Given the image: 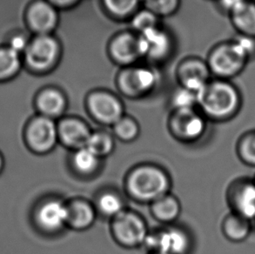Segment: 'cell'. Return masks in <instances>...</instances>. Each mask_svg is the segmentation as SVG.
Instances as JSON below:
<instances>
[{
  "instance_id": "obj_1",
  "label": "cell",
  "mask_w": 255,
  "mask_h": 254,
  "mask_svg": "<svg viewBox=\"0 0 255 254\" xmlns=\"http://www.w3.org/2000/svg\"><path fill=\"white\" fill-rule=\"evenodd\" d=\"M242 104L239 90L225 79L208 83L198 96V105L206 117L217 122L233 120L241 110Z\"/></svg>"
},
{
  "instance_id": "obj_2",
  "label": "cell",
  "mask_w": 255,
  "mask_h": 254,
  "mask_svg": "<svg viewBox=\"0 0 255 254\" xmlns=\"http://www.w3.org/2000/svg\"><path fill=\"white\" fill-rule=\"evenodd\" d=\"M171 180L166 171L153 165H141L129 172L126 180L128 194L138 202L152 204L169 193Z\"/></svg>"
},
{
  "instance_id": "obj_3",
  "label": "cell",
  "mask_w": 255,
  "mask_h": 254,
  "mask_svg": "<svg viewBox=\"0 0 255 254\" xmlns=\"http://www.w3.org/2000/svg\"><path fill=\"white\" fill-rule=\"evenodd\" d=\"M24 140L32 153L47 154L59 142L58 124L54 120L39 114L33 116L24 127Z\"/></svg>"
},
{
  "instance_id": "obj_4",
  "label": "cell",
  "mask_w": 255,
  "mask_h": 254,
  "mask_svg": "<svg viewBox=\"0 0 255 254\" xmlns=\"http://www.w3.org/2000/svg\"><path fill=\"white\" fill-rule=\"evenodd\" d=\"M112 234L119 244L127 248L145 244L149 232L145 220L138 213L125 210L112 221Z\"/></svg>"
},
{
  "instance_id": "obj_5",
  "label": "cell",
  "mask_w": 255,
  "mask_h": 254,
  "mask_svg": "<svg viewBox=\"0 0 255 254\" xmlns=\"http://www.w3.org/2000/svg\"><path fill=\"white\" fill-rule=\"evenodd\" d=\"M59 45L50 35H35L23 55L24 66L30 72L41 73L56 62Z\"/></svg>"
},
{
  "instance_id": "obj_6",
  "label": "cell",
  "mask_w": 255,
  "mask_h": 254,
  "mask_svg": "<svg viewBox=\"0 0 255 254\" xmlns=\"http://www.w3.org/2000/svg\"><path fill=\"white\" fill-rule=\"evenodd\" d=\"M226 201L232 213L253 221L255 215V180L250 177H238L229 183Z\"/></svg>"
},
{
  "instance_id": "obj_7",
  "label": "cell",
  "mask_w": 255,
  "mask_h": 254,
  "mask_svg": "<svg viewBox=\"0 0 255 254\" xmlns=\"http://www.w3.org/2000/svg\"><path fill=\"white\" fill-rule=\"evenodd\" d=\"M192 241L186 231L169 227L150 234L145 246L152 253L162 254H187Z\"/></svg>"
},
{
  "instance_id": "obj_8",
  "label": "cell",
  "mask_w": 255,
  "mask_h": 254,
  "mask_svg": "<svg viewBox=\"0 0 255 254\" xmlns=\"http://www.w3.org/2000/svg\"><path fill=\"white\" fill-rule=\"evenodd\" d=\"M32 215L38 229L47 234H55L67 227L68 205L60 199H46L34 208Z\"/></svg>"
},
{
  "instance_id": "obj_9",
  "label": "cell",
  "mask_w": 255,
  "mask_h": 254,
  "mask_svg": "<svg viewBox=\"0 0 255 254\" xmlns=\"http://www.w3.org/2000/svg\"><path fill=\"white\" fill-rule=\"evenodd\" d=\"M247 63L248 60L239 53L230 42L218 45L211 52L208 67L215 75L226 80L239 75L245 68Z\"/></svg>"
},
{
  "instance_id": "obj_10",
  "label": "cell",
  "mask_w": 255,
  "mask_h": 254,
  "mask_svg": "<svg viewBox=\"0 0 255 254\" xmlns=\"http://www.w3.org/2000/svg\"><path fill=\"white\" fill-rule=\"evenodd\" d=\"M87 105L92 116L100 124L113 127L124 116L121 101L110 93H93Z\"/></svg>"
},
{
  "instance_id": "obj_11",
  "label": "cell",
  "mask_w": 255,
  "mask_h": 254,
  "mask_svg": "<svg viewBox=\"0 0 255 254\" xmlns=\"http://www.w3.org/2000/svg\"><path fill=\"white\" fill-rule=\"evenodd\" d=\"M171 127L176 137L186 142H194L203 137L207 130V121L194 110L177 111Z\"/></svg>"
},
{
  "instance_id": "obj_12",
  "label": "cell",
  "mask_w": 255,
  "mask_h": 254,
  "mask_svg": "<svg viewBox=\"0 0 255 254\" xmlns=\"http://www.w3.org/2000/svg\"><path fill=\"white\" fill-rule=\"evenodd\" d=\"M28 27L33 35H49L55 28L58 15L55 8L47 0H37L25 14Z\"/></svg>"
},
{
  "instance_id": "obj_13",
  "label": "cell",
  "mask_w": 255,
  "mask_h": 254,
  "mask_svg": "<svg viewBox=\"0 0 255 254\" xmlns=\"http://www.w3.org/2000/svg\"><path fill=\"white\" fill-rule=\"evenodd\" d=\"M59 142L72 150L86 147L93 131L84 121L78 119H65L58 124Z\"/></svg>"
},
{
  "instance_id": "obj_14",
  "label": "cell",
  "mask_w": 255,
  "mask_h": 254,
  "mask_svg": "<svg viewBox=\"0 0 255 254\" xmlns=\"http://www.w3.org/2000/svg\"><path fill=\"white\" fill-rule=\"evenodd\" d=\"M210 69L200 60H190L185 63L179 70L180 80L184 88L198 96L203 92L208 84Z\"/></svg>"
},
{
  "instance_id": "obj_15",
  "label": "cell",
  "mask_w": 255,
  "mask_h": 254,
  "mask_svg": "<svg viewBox=\"0 0 255 254\" xmlns=\"http://www.w3.org/2000/svg\"><path fill=\"white\" fill-rule=\"evenodd\" d=\"M68 205V223L73 230L84 231L93 226L97 217V210L88 201L83 199H74Z\"/></svg>"
},
{
  "instance_id": "obj_16",
  "label": "cell",
  "mask_w": 255,
  "mask_h": 254,
  "mask_svg": "<svg viewBox=\"0 0 255 254\" xmlns=\"http://www.w3.org/2000/svg\"><path fill=\"white\" fill-rule=\"evenodd\" d=\"M253 221L236 213H230L225 216L221 223V232L232 243H242L252 233Z\"/></svg>"
},
{
  "instance_id": "obj_17",
  "label": "cell",
  "mask_w": 255,
  "mask_h": 254,
  "mask_svg": "<svg viewBox=\"0 0 255 254\" xmlns=\"http://www.w3.org/2000/svg\"><path fill=\"white\" fill-rule=\"evenodd\" d=\"M66 107L65 97L55 89L40 91L35 99V108L39 115L52 120L62 115Z\"/></svg>"
},
{
  "instance_id": "obj_18",
  "label": "cell",
  "mask_w": 255,
  "mask_h": 254,
  "mask_svg": "<svg viewBox=\"0 0 255 254\" xmlns=\"http://www.w3.org/2000/svg\"><path fill=\"white\" fill-rule=\"evenodd\" d=\"M138 39L140 54L155 59L166 54L169 46L166 35L156 27L143 31Z\"/></svg>"
},
{
  "instance_id": "obj_19",
  "label": "cell",
  "mask_w": 255,
  "mask_h": 254,
  "mask_svg": "<svg viewBox=\"0 0 255 254\" xmlns=\"http://www.w3.org/2000/svg\"><path fill=\"white\" fill-rule=\"evenodd\" d=\"M121 83L126 86L128 93H145L152 88L155 83L154 73L148 69L128 70L122 74Z\"/></svg>"
},
{
  "instance_id": "obj_20",
  "label": "cell",
  "mask_w": 255,
  "mask_h": 254,
  "mask_svg": "<svg viewBox=\"0 0 255 254\" xmlns=\"http://www.w3.org/2000/svg\"><path fill=\"white\" fill-rule=\"evenodd\" d=\"M114 59L123 64L133 62L140 54L138 39L131 34L121 35L115 38L111 46Z\"/></svg>"
},
{
  "instance_id": "obj_21",
  "label": "cell",
  "mask_w": 255,
  "mask_h": 254,
  "mask_svg": "<svg viewBox=\"0 0 255 254\" xmlns=\"http://www.w3.org/2000/svg\"><path fill=\"white\" fill-rule=\"evenodd\" d=\"M233 26L239 34L255 38V2L246 1L230 13Z\"/></svg>"
},
{
  "instance_id": "obj_22",
  "label": "cell",
  "mask_w": 255,
  "mask_h": 254,
  "mask_svg": "<svg viewBox=\"0 0 255 254\" xmlns=\"http://www.w3.org/2000/svg\"><path fill=\"white\" fill-rule=\"evenodd\" d=\"M151 212L156 220L170 224L178 219L181 206L178 199L168 193L151 204Z\"/></svg>"
},
{
  "instance_id": "obj_23",
  "label": "cell",
  "mask_w": 255,
  "mask_h": 254,
  "mask_svg": "<svg viewBox=\"0 0 255 254\" xmlns=\"http://www.w3.org/2000/svg\"><path fill=\"white\" fill-rule=\"evenodd\" d=\"M23 66V56L8 45L0 47V82L13 79Z\"/></svg>"
},
{
  "instance_id": "obj_24",
  "label": "cell",
  "mask_w": 255,
  "mask_h": 254,
  "mask_svg": "<svg viewBox=\"0 0 255 254\" xmlns=\"http://www.w3.org/2000/svg\"><path fill=\"white\" fill-rule=\"evenodd\" d=\"M95 208L97 212L112 220L126 210L123 199L114 192H105L97 199Z\"/></svg>"
},
{
  "instance_id": "obj_25",
  "label": "cell",
  "mask_w": 255,
  "mask_h": 254,
  "mask_svg": "<svg viewBox=\"0 0 255 254\" xmlns=\"http://www.w3.org/2000/svg\"><path fill=\"white\" fill-rule=\"evenodd\" d=\"M235 152L244 165L255 167V129L247 130L239 137Z\"/></svg>"
},
{
  "instance_id": "obj_26",
  "label": "cell",
  "mask_w": 255,
  "mask_h": 254,
  "mask_svg": "<svg viewBox=\"0 0 255 254\" xmlns=\"http://www.w3.org/2000/svg\"><path fill=\"white\" fill-rule=\"evenodd\" d=\"M100 157H98L89 148H80L74 151L73 165L77 172L82 175H91L96 172L100 166Z\"/></svg>"
},
{
  "instance_id": "obj_27",
  "label": "cell",
  "mask_w": 255,
  "mask_h": 254,
  "mask_svg": "<svg viewBox=\"0 0 255 254\" xmlns=\"http://www.w3.org/2000/svg\"><path fill=\"white\" fill-rule=\"evenodd\" d=\"M86 147L89 148L100 158L107 157L115 148L114 135L104 130L93 131L86 144Z\"/></svg>"
},
{
  "instance_id": "obj_28",
  "label": "cell",
  "mask_w": 255,
  "mask_h": 254,
  "mask_svg": "<svg viewBox=\"0 0 255 254\" xmlns=\"http://www.w3.org/2000/svg\"><path fill=\"white\" fill-rule=\"evenodd\" d=\"M113 130L114 136L120 140L130 143L138 137L140 129L133 119L123 116L113 126Z\"/></svg>"
},
{
  "instance_id": "obj_29",
  "label": "cell",
  "mask_w": 255,
  "mask_h": 254,
  "mask_svg": "<svg viewBox=\"0 0 255 254\" xmlns=\"http://www.w3.org/2000/svg\"><path fill=\"white\" fill-rule=\"evenodd\" d=\"M173 103L177 111H192L198 105V100L196 94L184 88L176 93Z\"/></svg>"
},
{
  "instance_id": "obj_30",
  "label": "cell",
  "mask_w": 255,
  "mask_h": 254,
  "mask_svg": "<svg viewBox=\"0 0 255 254\" xmlns=\"http://www.w3.org/2000/svg\"><path fill=\"white\" fill-rule=\"evenodd\" d=\"M107 9L117 16L131 13L138 5L139 0H104Z\"/></svg>"
},
{
  "instance_id": "obj_31",
  "label": "cell",
  "mask_w": 255,
  "mask_h": 254,
  "mask_svg": "<svg viewBox=\"0 0 255 254\" xmlns=\"http://www.w3.org/2000/svg\"><path fill=\"white\" fill-rule=\"evenodd\" d=\"M232 42L239 53L249 61L255 54V38L239 34Z\"/></svg>"
},
{
  "instance_id": "obj_32",
  "label": "cell",
  "mask_w": 255,
  "mask_h": 254,
  "mask_svg": "<svg viewBox=\"0 0 255 254\" xmlns=\"http://www.w3.org/2000/svg\"><path fill=\"white\" fill-rule=\"evenodd\" d=\"M155 15L150 10H143L138 15H136L132 20V24L135 29H137L140 32L155 28Z\"/></svg>"
},
{
  "instance_id": "obj_33",
  "label": "cell",
  "mask_w": 255,
  "mask_h": 254,
  "mask_svg": "<svg viewBox=\"0 0 255 254\" xmlns=\"http://www.w3.org/2000/svg\"><path fill=\"white\" fill-rule=\"evenodd\" d=\"M145 4L152 13L167 14L174 10L178 0H145Z\"/></svg>"
},
{
  "instance_id": "obj_34",
  "label": "cell",
  "mask_w": 255,
  "mask_h": 254,
  "mask_svg": "<svg viewBox=\"0 0 255 254\" xmlns=\"http://www.w3.org/2000/svg\"><path fill=\"white\" fill-rule=\"evenodd\" d=\"M31 38H32V37H30L27 35L23 34V33H17V34L13 35L10 38L7 45L23 56L25 51H26V49H27L28 45L30 44Z\"/></svg>"
},
{
  "instance_id": "obj_35",
  "label": "cell",
  "mask_w": 255,
  "mask_h": 254,
  "mask_svg": "<svg viewBox=\"0 0 255 254\" xmlns=\"http://www.w3.org/2000/svg\"><path fill=\"white\" fill-rule=\"evenodd\" d=\"M247 0H220L221 6L225 10H228L229 13L233 12L234 10H237L239 7L242 6Z\"/></svg>"
},
{
  "instance_id": "obj_36",
  "label": "cell",
  "mask_w": 255,
  "mask_h": 254,
  "mask_svg": "<svg viewBox=\"0 0 255 254\" xmlns=\"http://www.w3.org/2000/svg\"><path fill=\"white\" fill-rule=\"evenodd\" d=\"M49 3L52 4H57L59 6H64V5H69L72 3H75L78 0H47Z\"/></svg>"
},
{
  "instance_id": "obj_37",
  "label": "cell",
  "mask_w": 255,
  "mask_h": 254,
  "mask_svg": "<svg viewBox=\"0 0 255 254\" xmlns=\"http://www.w3.org/2000/svg\"><path fill=\"white\" fill-rule=\"evenodd\" d=\"M4 165H5V160H4V157L3 154L2 153V151H0V174L2 173V172L4 169Z\"/></svg>"
},
{
  "instance_id": "obj_38",
  "label": "cell",
  "mask_w": 255,
  "mask_h": 254,
  "mask_svg": "<svg viewBox=\"0 0 255 254\" xmlns=\"http://www.w3.org/2000/svg\"><path fill=\"white\" fill-rule=\"evenodd\" d=\"M7 85V84H6ZM8 87V86H7ZM9 89V88H8ZM10 91V90H9ZM10 96H11V94H10ZM11 100H12V98H11ZM12 102H13V100H12ZM14 105V103H13ZM14 107H15V106H14ZM17 114V110H16V108H15V114H13V115H10V116H14V115H16ZM10 116H5V117H10ZM1 118H4V117H1Z\"/></svg>"
},
{
  "instance_id": "obj_39",
  "label": "cell",
  "mask_w": 255,
  "mask_h": 254,
  "mask_svg": "<svg viewBox=\"0 0 255 254\" xmlns=\"http://www.w3.org/2000/svg\"><path fill=\"white\" fill-rule=\"evenodd\" d=\"M6 84H7V83H6ZM9 90H10V89H9ZM10 94H11V93H10ZM11 97H12V96H11ZM12 100H13V99H12ZM13 102H14V101H13ZM14 105H15V104H14ZM15 107H16V106H15ZM16 109H17V108H16ZM17 115H15V116H11V117H16V116H18V115H19V113H18V111H17ZM5 118H10V117H5ZM0 119H3V118H0Z\"/></svg>"
},
{
  "instance_id": "obj_40",
  "label": "cell",
  "mask_w": 255,
  "mask_h": 254,
  "mask_svg": "<svg viewBox=\"0 0 255 254\" xmlns=\"http://www.w3.org/2000/svg\"><path fill=\"white\" fill-rule=\"evenodd\" d=\"M5 82H6V81H5ZM6 86H7V85H6ZM8 90H9V89H8ZM9 92H10V91H9ZM10 97H11V96H10ZM12 104H13V102H12ZM13 107H14V105H13ZM14 114H15V107H14L13 114H10V115H13ZM10 115H7V116H10ZM2 117H5V116H2ZM0 118H1V117H0Z\"/></svg>"
},
{
  "instance_id": "obj_41",
  "label": "cell",
  "mask_w": 255,
  "mask_h": 254,
  "mask_svg": "<svg viewBox=\"0 0 255 254\" xmlns=\"http://www.w3.org/2000/svg\"><path fill=\"white\" fill-rule=\"evenodd\" d=\"M6 83V82H5ZM7 88H8V87H7ZM9 93H10V92H9ZM10 99H11V97H10ZM11 102H12V100H11ZM12 106H13V104H12ZM13 111H14V107H13ZM13 111H12V113H11V114H13ZM8 115H10V114H8ZM3 116H7V115H3ZM0 117H2V116H0Z\"/></svg>"
},
{
  "instance_id": "obj_42",
  "label": "cell",
  "mask_w": 255,
  "mask_h": 254,
  "mask_svg": "<svg viewBox=\"0 0 255 254\" xmlns=\"http://www.w3.org/2000/svg\"><path fill=\"white\" fill-rule=\"evenodd\" d=\"M253 223L255 224V217H254V219H253Z\"/></svg>"
},
{
  "instance_id": "obj_43",
  "label": "cell",
  "mask_w": 255,
  "mask_h": 254,
  "mask_svg": "<svg viewBox=\"0 0 255 254\" xmlns=\"http://www.w3.org/2000/svg\"><path fill=\"white\" fill-rule=\"evenodd\" d=\"M158 254V253H152V254Z\"/></svg>"
},
{
  "instance_id": "obj_44",
  "label": "cell",
  "mask_w": 255,
  "mask_h": 254,
  "mask_svg": "<svg viewBox=\"0 0 255 254\" xmlns=\"http://www.w3.org/2000/svg\"><path fill=\"white\" fill-rule=\"evenodd\" d=\"M8 88H9V87H8ZM14 104H15V103H14ZM16 108H17V107H16ZM18 113H19V112H18ZM18 116H19V115H18ZM10 118H11V117H10ZM3 119H4V118H3Z\"/></svg>"
},
{
  "instance_id": "obj_45",
  "label": "cell",
  "mask_w": 255,
  "mask_h": 254,
  "mask_svg": "<svg viewBox=\"0 0 255 254\" xmlns=\"http://www.w3.org/2000/svg\"></svg>"
},
{
  "instance_id": "obj_46",
  "label": "cell",
  "mask_w": 255,
  "mask_h": 254,
  "mask_svg": "<svg viewBox=\"0 0 255 254\" xmlns=\"http://www.w3.org/2000/svg\"></svg>"
}]
</instances>
